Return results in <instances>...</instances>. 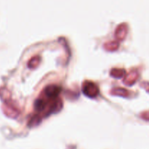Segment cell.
<instances>
[{
  "label": "cell",
  "mask_w": 149,
  "mask_h": 149,
  "mask_svg": "<svg viewBox=\"0 0 149 149\" xmlns=\"http://www.w3.org/2000/svg\"><path fill=\"white\" fill-rule=\"evenodd\" d=\"M82 92L87 97H95L99 94V88L94 82L85 81L82 84Z\"/></svg>",
  "instance_id": "6da1fadb"
},
{
  "label": "cell",
  "mask_w": 149,
  "mask_h": 149,
  "mask_svg": "<svg viewBox=\"0 0 149 149\" xmlns=\"http://www.w3.org/2000/svg\"><path fill=\"white\" fill-rule=\"evenodd\" d=\"M61 87L57 85H48L44 90V93L45 95L46 96L47 98L50 99H56L58 97L59 94L61 92Z\"/></svg>",
  "instance_id": "7a4b0ae2"
},
{
  "label": "cell",
  "mask_w": 149,
  "mask_h": 149,
  "mask_svg": "<svg viewBox=\"0 0 149 149\" xmlns=\"http://www.w3.org/2000/svg\"><path fill=\"white\" fill-rule=\"evenodd\" d=\"M3 111L5 113L6 116H9L11 118H15L18 115L19 111L17 110L15 106L9 103L8 102H5L4 104L3 105Z\"/></svg>",
  "instance_id": "3957f363"
},
{
  "label": "cell",
  "mask_w": 149,
  "mask_h": 149,
  "mask_svg": "<svg viewBox=\"0 0 149 149\" xmlns=\"http://www.w3.org/2000/svg\"><path fill=\"white\" fill-rule=\"evenodd\" d=\"M127 33V26L125 23L120 24L116 29L115 31V36L116 39L119 41H123L125 39Z\"/></svg>",
  "instance_id": "277c9868"
},
{
  "label": "cell",
  "mask_w": 149,
  "mask_h": 149,
  "mask_svg": "<svg viewBox=\"0 0 149 149\" xmlns=\"http://www.w3.org/2000/svg\"><path fill=\"white\" fill-rule=\"evenodd\" d=\"M137 78H138V74L135 71H132L131 73H130L126 77V78L124 80V83L127 85H131V84H133L136 81Z\"/></svg>",
  "instance_id": "5b68a950"
},
{
  "label": "cell",
  "mask_w": 149,
  "mask_h": 149,
  "mask_svg": "<svg viewBox=\"0 0 149 149\" xmlns=\"http://www.w3.org/2000/svg\"><path fill=\"white\" fill-rule=\"evenodd\" d=\"M47 106V102L43 99L39 98L35 101L34 109L36 111H42Z\"/></svg>",
  "instance_id": "8992f818"
},
{
  "label": "cell",
  "mask_w": 149,
  "mask_h": 149,
  "mask_svg": "<svg viewBox=\"0 0 149 149\" xmlns=\"http://www.w3.org/2000/svg\"><path fill=\"white\" fill-rule=\"evenodd\" d=\"M10 91L5 87H1L0 88V98L5 102H8L10 99Z\"/></svg>",
  "instance_id": "52a82bcc"
},
{
  "label": "cell",
  "mask_w": 149,
  "mask_h": 149,
  "mask_svg": "<svg viewBox=\"0 0 149 149\" xmlns=\"http://www.w3.org/2000/svg\"><path fill=\"white\" fill-rule=\"evenodd\" d=\"M112 95L117 96H122V97H127L129 95V91L126 90L124 88H115L113 89L111 92Z\"/></svg>",
  "instance_id": "ba28073f"
},
{
  "label": "cell",
  "mask_w": 149,
  "mask_h": 149,
  "mask_svg": "<svg viewBox=\"0 0 149 149\" xmlns=\"http://www.w3.org/2000/svg\"><path fill=\"white\" fill-rule=\"evenodd\" d=\"M126 74V71L125 69H122V68H113L111 71V76L114 78L119 79L122 78L125 76V74Z\"/></svg>",
  "instance_id": "9c48e42d"
},
{
  "label": "cell",
  "mask_w": 149,
  "mask_h": 149,
  "mask_svg": "<svg viewBox=\"0 0 149 149\" xmlns=\"http://www.w3.org/2000/svg\"><path fill=\"white\" fill-rule=\"evenodd\" d=\"M105 49L109 52H113V51L116 50L119 47V43L117 42H107L104 45Z\"/></svg>",
  "instance_id": "30bf717a"
},
{
  "label": "cell",
  "mask_w": 149,
  "mask_h": 149,
  "mask_svg": "<svg viewBox=\"0 0 149 149\" xmlns=\"http://www.w3.org/2000/svg\"><path fill=\"white\" fill-rule=\"evenodd\" d=\"M39 62H40V57H33V58H31V59L29 61V63H28V66L30 68H35L39 65Z\"/></svg>",
  "instance_id": "8fae6325"
},
{
  "label": "cell",
  "mask_w": 149,
  "mask_h": 149,
  "mask_svg": "<svg viewBox=\"0 0 149 149\" xmlns=\"http://www.w3.org/2000/svg\"><path fill=\"white\" fill-rule=\"evenodd\" d=\"M41 120H42V119H41L40 116L36 115V116H34L32 117V119H31L30 122H29V125L30 127L36 126V125H38L39 123H40Z\"/></svg>",
  "instance_id": "7c38bea8"
}]
</instances>
